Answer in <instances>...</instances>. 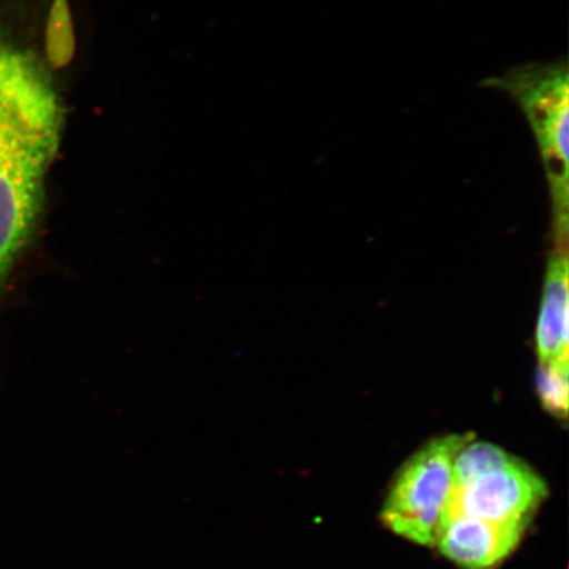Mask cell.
<instances>
[{
    "label": "cell",
    "instance_id": "5",
    "mask_svg": "<svg viewBox=\"0 0 569 569\" xmlns=\"http://www.w3.org/2000/svg\"><path fill=\"white\" fill-rule=\"evenodd\" d=\"M528 522H492L457 516L439 526L436 543L440 552L468 569L493 567L513 551Z\"/></svg>",
    "mask_w": 569,
    "mask_h": 569
},
{
    "label": "cell",
    "instance_id": "6",
    "mask_svg": "<svg viewBox=\"0 0 569 569\" xmlns=\"http://www.w3.org/2000/svg\"><path fill=\"white\" fill-rule=\"evenodd\" d=\"M568 254H551L538 316L536 348L539 365H569Z\"/></svg>",
    "mask_w": 569,
    "mask_h": 569
},
{
    "label": "cell",
    "instance_id": "9",
    "mask_svg": "<svg viewBox=\"0 0 569 569\" xmlns=\"http://www.w3.org/2000/svg\"><path fill=\"white\" fill-rule=\"evenodd\" d=\"M73 28L67 0H54L47 30L48 59L56 68L67 66L73 56Z\"/></svg>",
    "mask_w": 569,
    "mask_h": 569
},
{
    "label": "cell",
    "instance_id": "3",
    "mask_svg": "<svg viewBox=\"0 0 569 569\" xmlns=\"http://www.w3.org/2000/svg\"><path fill=\"white\" fill-rule=\"evenodd\" d=\"M471 440L473 433L440 437L403 466L381 515L391 531L419 545L436 543L450 500L455 458Z\"/></svg>",
    "mask_w": 569,
    "mask_h": 569
},
{
    "label": "cell",
    "instance_id": "1",
    "mask_svg": "<svg viewBox=\"0 0 569 569\" xmlns=\"http://www.w3.org/2000/svg\"><path fill=\"white\" fill-rule=\"evenodd\" d=\"M63 110L38 61L0 44V288L31 237Z\"/></svg>",
    "mask_w": 569,
    "mask_h": 569
},
{
    "label": "cell",
    "instance_id": "7",
    "mask_svg": "<svg viewBox=\"0 0 569 569\" xmlns=\"http://www.w3.org/2000/svg\"><path fill=\"white\" fill-rule=\"evenodd\" d=\"M511 460L513 458L509 457L500 447L483 442L475 443L471 440L461 448L455 458L451 493L479 479L480 476L508 465Z\"/></svg>",
    "mask_w": 569,
    "mask_h": 569
},
{
    "label": "cell",
    "instance_id": "4",
    "mask_svg": "<svg viewBox=\"0 0 569 569\" xmlns=\"http://www.w3.org/2000/svg\"><path fill=\"white\" fill-rule=\"evenodd\" d=\"M546 496V482L528 466L513 459L455 490L439 526L457 516L492 522H528Z\"/></svg>",
    "mask_w": 569,
    "mask_h": 569
},
{
    "label": "cell",
    "instance_id": "8",
    "mask_svg": "<svg viewBox=\"0 0 569 569\" xmlns=\"http://www.w3.org/2000/svg\"><path fill=\"white\" fill-rule=\"evenodd\" d=\"M569 365H539L537 390L545 409L566 421L568 416Z\"/></svg>",
    "mask_w": 569,
    "mask_h": 569
},
{
    "label": "cell",
    "instance_id": "2",
    "mask_svg": "<svg viewBox=\"0 0 569 569\" xmlns=\"http://www.w3.org/2000/svg\"><path fill=\"white\" fill-rule=\"evenodd\" d=\"M481 87L503 92L521 109L538 142L553 201L555 238L568 241L569 71L567 61L529 62Z\"/></svg>",
    "mask_w": 569,
    "mask_h": 569
}]
</instances>
